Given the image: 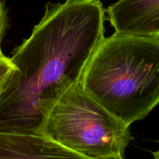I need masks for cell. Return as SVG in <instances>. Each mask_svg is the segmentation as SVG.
I'll return each mask as SVG.
<instances>
[{
	"mask_svg": "<svg viewBox=\"0 0 159 159\" xmlns=\"http://www.w3.org/2000/svg\"><path fill=\"white\" fill-rule=\"evenodd\" d=\"M105 12L115 33L159 37V0H118Z\"/></svg>",
	"mask_w": 159,
	"mask_h": 159,
	"instance_id": "277c9868",
	"label": "cell"
},
{
	"mask_svg": "<svg viewBox=\"0 0 159 159\" xmlns=\"http://www.w3.org/2000/svg\"><path fill=\"white\" fill-rule=\"evenodd\" d=\"M80 84L127 125L143 120L159 103V37L118 33L104 37Z\"/></svg>",
	"mask_w": 159,
	"mask_h": 159,
	"instance_id": "7a4b0ae2",
	"label": "cell"
},
{
	"mask_svg": "<svg viewBox=\"0 0 159 159\" xmlns=\"http://www.w3.org/2000/svg\"><path fill=\"white\" fill-rule=\"evenodd\" d=\"M152 155H153V157L155 159H159V148L157 151H155V152H152Z\"/></svg>",
	"mask_w": 159,
	"mask_h": 159,
	"instance_id": "ba28073f",
	"label": "cell"
},
{
	"mask_svg": "<svg viewBox=\"0 0 159 159\" xmlns=\"http://www.w3.org/2000/svg\"><path fill=\"white\" fill-rule=\"evenodd\" d=\"M55 158L83 159L43 135L0 132V158Z\"/></svg>",
	"mask_w": 159,
	"mask_h": 159,
	"instance_id": "5b68a950",
	"label": "cell"
},
{
	"mask_svg": "<svg viewBox=\"0 0 159 159\" xmlns=\"http://www.w3.org/2000/svg\"><path fill=\"white\" fill-rule=\"evenodd\" d=\"M100 0L48 2L32 34L9 57L15 68L0 93V132L42 135L50 110L80 82L104 37Z\"/></svg>",
	"mask_w": 159,
	"mask_h": 159,
	"instance_id": "6da1fadb",
	"label": "cell"
},
{
	"mask_svg": "<svg viewBox=\"0 0 159 159\" xmlns=\"http://www.w3.org/2000/svg\"><path fill=\"white\" fill-rule=\"evenodd\" d=\"M8 25V16L5 4L2 0H0V56L3 55L2 51V42L6 34V28Z\"/></svg>",
	"mask_w": 159,
	"mask_h": 159,
	"instance_id": "52a82bcc",
	"label": "cell"
},
{
	"mask_svg": "<svg viewBox=\"0 0 159 159\" xmlns=\"http://www.w3.org/2000/svg\"><path fill=\"white\" fill-rule=\"evenodd\" d=\"M15 67L9 57L6 55L0 56V93L4 89Z\"/></svg>",
	"mask_w": 159,
	"mask_h": 159,
	"instance_id": "8992f818",
	"label": "cell"
},
{
	"mask_svg": "<svg viewBox=\"0 0 159 159\" xmlns=\"http://www.w3.org/2000/svg\"><path fill=\"white\" fill-rule=\"evenodd\" d=\"M41 134L83 159H123L133 140L130 126L106 110L80 82L53 106Z\"/></svg>",
	"mask_w": 159,
	"mask_h": 159,
	"instance_id": "3957f363",
	"label": "cell"
}]
</instances>
